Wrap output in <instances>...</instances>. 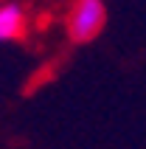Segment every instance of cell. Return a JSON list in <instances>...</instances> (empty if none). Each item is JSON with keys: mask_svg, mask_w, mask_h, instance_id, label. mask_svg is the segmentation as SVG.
<instances>
[{"mask_svg": "<svg viewBox=\"0 0 146 149\" xmlns=\"http://www.w3.org/2000/svg\"><path fill=\"white\" fill-rule=\"evenodd\" d=\"M25 34V11L17 3H0V42L20 40Z\"/></svg>", "mask_w": 146, "mask_h": 149, "instance_id": "obj_2", "label": "cell"}, {"mask_svg": "<svg viewBox=\"0 0 146 149\" xmlns=\"http://www.w3.org/2000/svg\"><path fill=\"white\" fill-rule=\"evenodd\" d=\"M107 23V8L101 0H76L67 14V37L73 42L96 40Z\"/></svg>", "mask_w": 146, "mask_h": 149, "instance_id": "obj_1", "label": "cell"}]
</instances>
